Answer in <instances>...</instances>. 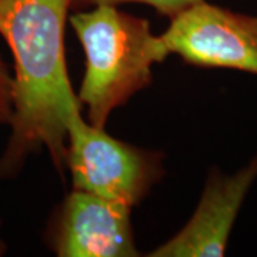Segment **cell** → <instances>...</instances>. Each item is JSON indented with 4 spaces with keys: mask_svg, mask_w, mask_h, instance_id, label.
Masks as SVG:
<instances>
[{
    "mask_svg": "<svg viewBox=\"0 0 257 257\" xmlns=\"http://www.w3.org/2000/svg\"><path fill=\"white\" fill-rule=\"evenodd\" d=\"M72 0H0V36L13 59V113L0 155V177L12 179L28 159L47 150L66 169L67 124L80 113L66 63L64 29Z\"/></svg>",
    "mask_w": 257,
    "mask_h": 257,
    "instance_id": "6da1fadb",
    "label": "cell"
},
{
    "mask_svg": "<svg viewBox=\"0 0 257 257\" xmlns=\"http://www.w3.org/2000/svg\"><path fill=\"white\" fill-rule=\"evenodd\" d=\"M69 20L86 56L77 99L87 107L89 123L104 128L111 111L152 84L153 64L170 53L149 20L113 5L77 10Z\"/></svg>",
    "mask_w": 257,
    "mask_h": 257,
    "instance_id": "7a4b0ae2",
    "label": "cell"
},
{
    "mask_svg": "<svg viewBox=\"0 0 257 257\" xmlns=\"http://www.w3.org/2000/svg\"><path fill=\"white\" fill-rule=\"evenodd\" d=\"M64 165L74 190L135 207L165 176L163 153L114 139L86 123L82 113L67 124Z\"/></svg>",
    "mask_w": 257,
    "mask_h": 257,
    "instance_id": "3957f363",
    "label": "cell"
},
{
    "mask_svg": "<svg viewBox=\"0 0 257 257\" xmlns=\"http://www.w3.org/2000/svg\"><path fill=\"white\" fill-rule=\"evenodd\" d=\"M160 37L170 55L180 56L192 66L257 76V16L202 0L170 19Z\"/></svg>",
    "mask_w": 257,
    "mask_h": 257,
    "instance_id": "277c9868",
    "label": "cell"
},
{
    "mask_svg": "<svg viewBox=\"0 0 257 257\" xmlns=\"http://www.w3.org/2000/svg\"><path fill=\"white\" fill-rule=\"evenodd\" d=\"M45 241L59 257H135L132 207L74 190L47 223Z\"/></svg>",
    "mask_w": 257,
    "mask_h": 257,
    "instance_id": "5b68a950",
    "label": "cell"
},
{
    "mask_svg": "<svg viewBox=\"0 0 257 257\" xmlns=\"http://www.w3.org/2000/svg\"><path fill=\"white\" fill-rule=\"evenodd\" d=\"M257 180V155L233 175L213 170L200 202L184 227L152 250L150 257L224 256L234 221L248 190Z\"/></svg>",
    "mask_w": 257,
    "mask_h": 257,
    "instance_id": "8992f818",
    "label": "cell"
},
{
    "mask_svg": "<svg viewBox=\"0 0 257 257\" xmlns=\"http://www.w3.org/2000/svg\"><path fill=\"white\" fill-rule=\"evenodd\" d=\"M202 0H72V10H83L100 6V5H113L117 6L120 3H143L152 8L169 19H173L186 9L194 6Z\"/></svg>",
    "mask_w": 257,
    "mask_h": 257,
    "instance_id": "52a82bcc",
    "label": "cell"
},
{
    "mask_svg": "<svg viewBox=\"0 0 257 257\" xmlns=\"http://www.w3.org/2000/svg\"><path fill=\"white\" fill-rule=\"evenodd\" d=\"M13 113V74L0 55V126L8 124Z\"/></svg>",
    "mask_w": 257,
    "mask_h": 257,
    "instance_id": "ba28073f",
    "label": "cell"
},
{
    "mask_svg": "<svg viewBox=\"0 0 257 257\" xmlns=\"http://www.w3.org/2000/svg\"><path fill=\"white\" fill-rule=\"evenodd\" d=\"M5 253V246H3V241L0 240V254H3Z\"/></svg>",
    "mask_w": 257,
    "mask_h": 257,
    "instance_id": "9c48e42d",
    "label": "cell"
}]
</instances>
